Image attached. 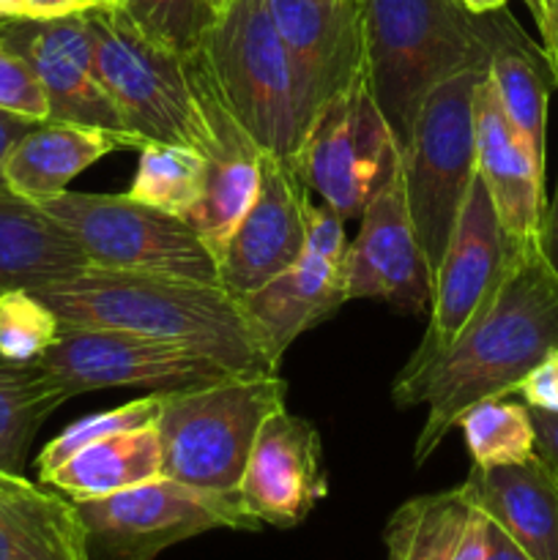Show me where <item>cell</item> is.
<instances>
[{"instance_id":"obj_10","label":"cell","mask_w":558,"mask_h":560,"mask_svg":"<svg viewBox=\"0 0 558 560\" xmlns=\"http://www.w3.org/2000/svg\"><path fill=\"white\" fill-rule=\"evenodd\" d=\"M399 148L372 98L367 74L328 98L301 135L293 167L342 222L359 219L399 162Z\"/></svg>"},{"instance_id":"obj_21","label":"cell","mask_w":558,"mask_h":560,"mask_svg":"<svg viewBox=\"0 0 558 560\" xmlns=\"http://www.w3.org/2000/svg\"><path fill=\"white\" fill-rule=\"evenodd\" d=\"M460 487L531 558L558 560V479L545 459L498 468L474 465Z\"/></svg>"},{"instance_id":"obj_2","label":"cell","mask_w":558,"mask_h":560,"mask_svg":"<svg viewBox=\"0 0 558 560\" xmlns=\"http://www.w3.org/2000/svg\"><path fill=\"white\" fill-rule=\"evenodd\" d=\"M33 293L60 320L181 345L233 375H274L279 366L257 323L224 284L88 266Z\"/></svg>"},{"instance_id":"obj_27","label":"cell","mask_w":558,"mask_h":560,"mask_svg":"<svg viewBox=\"0 0 558 560\" xmlns=\"http://www.w3.org/2000/svg\"><path fill=\"white\" fill-rule=\"evenodd\" d=\"M260 156L263 151L249 137L224 142L219 151L206 156L202 195L184 213V219L217 260L255 202L260 186Z\"/></svg>"},{"instance_id":"obj_41","label":"cell","mask_w":558,"mask_h":560,"mask_svg":"<svg viewBox=\"0 0 558 560\" xmlns=\"http://www.w3.org/2000/svg\"><path fill=\"white\" fill-rule=\"evenodd\" d=\"M536 27L542 33V49H545L553 71V85L558 88V3L545 5V14L536 22Z\"/></svg>"},{"instance_id":"obj_49","label":"cell","mask_w":558,"mask_h":560,"mask_svg":"<svg viewBox=\"0 0 558 560\" xmlns=\"http://www.w3.org/2000/svg\"><path fill=\"white\" fill-rule=\"evenodd\" d=\"M550 3H558V0H542V5H550ZM542 14H545V11H542ZM539 20H542V16H539ZM539 20H536V22H539Z\"/></svg>"},{"instance_id":"obj_23","label":"cell","mask_w":558,"mask_h":560,"mask_svg":"<svg viewBox=\"0 0 558 560\" xmlns=\"http://www.w3.org/2000/svg\"><path fill=\"white\" fill-rule=\"evenodd\" d=\"M82 268L85 252L42 206L0 191V293L36 290Z\"/></svg>"},{"instance_id":"obj_28","label":"cell","mask_w":558,"mask_h":560,"mask_svg":"<svg viewBox=\"0 0 558 560\" xmlns=\"http://www.w3.org/2000/svg\"><path fill=\"white\" fill-rule=\"evenodd\" d=\"M66 394L36 361L0 355V470L25 476V459L44 421L60 408Z\"/></svg>"},{"instance_id":"obj_12","label":"cell","mask_w":558,"mask_h":560,"mask_svg":"<svg viewBox=\"0 0 558 560\" xmlns=\"http://www.w3.org/2000/svg\"><path fill=\"white\" fill-rule=\"evenodd\" d=\"M518 249L476 175L432 277L430 326L414 355L446 350L492 304Z\"/></svg>"},{"instance_id":"obj_43","label":"cell","mask_w":558,"mask_h":560,"mask_svg":"<svg viewBox=\"0 0 558 560\" xmlns=\"http://www.w3.org/2000/svg\"><path fill=\"white\" fill-rule=\"evenodd\" d=\"M27 0H0V20H25Z\"/></svg>"},{"instance_id":"obj_30","label":"cell","mask_w":558,"mask_h":560,"mask_svg":"<svg viewBox=\"0 0 558 560\" xmlns=\"http://www.w3.org/2000/svg\"><path fill=\"white\" fill-rule=\"evenodd\" d=\"M202 180H206L202 153L167 142H148L140 148L135 180L126 195L184 219V213L202 195Z\"/></svg>"},{"instance_id":"obj_14","label":"cell","mask_w":558,"mask_h":560,"mask_svg":"<svg viewBox=\"0 0 558 560\" xmlns=\"http://www.w3.org/2000/svg\"><path fill=\"white\" fill-rule=\"evenodd\" d=\"M85 11L55 20H0V38L42 82L49 118L129 135L96 74Z\"/></svg>"},{"instance_id":"obj_6","label":"cell","mask_w":558,"mask_h":560,"mask_svg":"<svg viewBox=\"0 0 558 560\" xmlns=\"http://www.w3.org/2000/svg\"><path fill=\"white\" fill-rule=\"evenodd\" d=\"M288 383L274 375H228L211 386L162 397L156 430L162 476L202 492H239L257 430L284 408Z\"/></svg>"},{"instance_id":"obj_25","label":"cell","mask_w":558,"mask_h":560,"mask_svg":"<svg viewBox=\"0 0 558 560\" xmlns=\"http://www.w3.org/2000/svg\"><path fill=\"white\" fill-rule=\"evenodd\" d=\"M0 560H91L77 503L33 481L0 492Z\"/></svg>"},{"instance_id":"obj_40","label":"cell","mask_w":558,"mask_h":560,"mask_svg":"<svg viewBox=\"0 0 558 560\" xmlns=\"http://www.w3.org/2000/svg\"><path fill=\"white\" fill-rule=\"evenodd\" d=\"M36 124L38 120L22 118V115L3 113V109H0V191H9V186H5V180H3L5 156H9V151L14 148V142L20 140L25 131H31Z\"/></svg>"},{"instance_id":"obj_32","label":"cell","mask_w":558,"mask_h":560,"mask_svg":"<svg viewBox=\"0 0 558 560\" xmlns=\"http://www.w3.org/2000/svg\"><path fill=\"white\" fill-rule=\"evenodd\" d=\"M124 9L151 42L181 55L200 47L219 14L211 0H124Z\"/></svg>"},{"instance_id":"obj_18","label":"cell","mask_w":558,"mask_h":560,"mask_svg":"<svg viewBox=\"0 0 558 560\" xmlns=\"http://www.w3.org/2000/svg\"><path fill=\"white\" fill-rule=\"evenodd\" d=\"M476 175L485 184L501 228L514 246L525 249L539 244L547 208L545 170L536 164L523 137L503 115L487 71L476 91Z\"/></svg>"},{"instance_id":"obj_16","label":"cell","mask_w":558,"mask_h":560,"mask_svg":"<svg viewBox=\"0 0 558 560\" xmlns=\"http://www.w3.org/2000/svg\"><path fill=\"white\" fill-rule=\"evenodd\" d=\"M326 492L317 430L284 408L274 410L257 430L241 476L239 498L244 509L260 525L295 528Z\"/></svg>"},{"instance_id":"obj_46","label":"cell","mask_w":558,"mask_h":560,"mask_svg":"<svg viewBox=\"0 0 558 560\" xmlns=\"http://www.w3.org/2000/svg\"><path fill=\"white\" fill-rule=\"evenodd\" d=\"M523 3L528 5L531 16H534V20H539V16H542V11H545V5H542V0H523Z\"/></svg>"},{"instance_id":"obj_7","label":"cell","mask_w":558,"mask_h":560,"mask_svg":"<svg viewBox=\"0 0 558 560\" xmlns=\"http://www.w3.org/2000/svg\"><path fill=\"white\" fill-rule=\"evenodd\" d=\"M485 71L487 63L470 66L438 82L403 153L405 200L432 277L476 178V91Z\"/></svg>"},{"instance_id":"obj_39","label":"cell","mask_w":558,"mask_h":560,"mask_svg":"<svg viewBox=\"0 0 558 560\" xmlns=\"http://www.w3.org/2000/svg\"><path fill=\"white\" fill-rule=\"evenodd\" d=\"M539 252H542V257H545L547 266H550V271L558 277V178H556V191H553V200L547 202L545 217H542Z\"/></svg>"},{"instance_id":"obj_31","label":"cell","mask_w":558,"mask_h":560,"mask_svg":"<svg viewBox=\"0 0 558 560\" xmlns=\"http://www.w3.org/2000/svg\"><path fill=\"white\" fill-rule=\"evenodd\" d=\"M162 397L164 394H146V397L131 399V402L120 405V408L82 416L80 421L66 427L60 435H55L53 441L42 448V454H38L36 459L38 479L49 476L55 468H60L66 459L80 454L82 448L93 446V443L104 441V438H113V435H120V432L142 430V427L156 424L159 413H162Z\"/></svg>"},{"instance_id":"obj_36","label":"cell","mask_w":558,"mask_h":560,"mask_svg":"<svg viewBox=\"0 0 558 560\" xmlns=\"http://www.w3.org/2000/svg\"><path fill=\"white\" fill-rule=\"evenodd\" d=\"M518 394L528 408L558 413V350L547 353L528 375L520 381Z\"/></svg>"},{"instance_id":"obj_37","label":"cell","mask_w":558,"mask_h":560,"mask_svg":"<svg viewBox=\"0 0 558 560\" xmlns=\"http://www.w3.org/2000/svg\"><path fill=\"white\" fill-rule=\"evenodd\" d=\"M531 419L536 432V457L558 470V413L531 408Z\"/></svg>"},{"instance_id":"obj_35","label":"cell","mask_w":558,"mask_h":560,"mask_svg":"<svg viewBox=\"0 0 558 560\" xmlns=\"http://www.w3.org/2000/svg\"><path fill=\"white\" fill-rule=\"evenodd\" d=\"M345 252H348V241H345L342 219H339L337 211H332L326 202H323V206H315V202L310 200V206H306L304 255L321 257V260L345 268Z\"/></svg>"},{"instance_id":"obj_13","label":"cell","mask_w":558,"mask_h":560,"mask_svg":"<svg viewBox=\"0 0 558 560\" xmlns=\"http://www.w3.org/2000/svg\"><path fill=\"white\" fill-rule=\"evenodd\" d=\"M361 228L345 252L348 301H386L403 312H425L432 273L405 200L403 159L361 211Z\"/></svg>"},{"instance_id":"obj_8","label":"cell","mask_w":558,"mask_h":560,"mask_svg":"<svg viewBox=\"0 0 558 560\" xmlns=\"http://www.w3.org/2000/svg\"><path fill=\"white\" fill-rule=\"evenodd\" d=\"M42 208L80 244L88 266L222 284L219 260L186 219L126 191H63Z\"/></svg>"},{"instance_id":"obj_1","label":"cell","mask_w":558,"mask_h":560,"mask_svg":"<svg viewBox=\"0 0 558 560\" xmlns=\"http://www.w3.org/2000/svg\"><path fill=\"white\" fill-rule=\"evenodd\" d=\"M558 350V277L539 244L518 249L492 304L432 355H410L392 386L397 408L427 405L414 457L425 463L481 399L518 394L520 381Z\"/></svg>"},{"instance_id":"obj_4","label":"cell","mask_w":558,"mask_h":560,"mask_svg":"<svg viewBox=\"0 0 558 560\" xmlns=\"http://www.w3.org/2000/svg\"><path fill=\"white\" fill-rule=\"evenodd\" d=\"M211 85L263 153L293 164L304 107L293 60L279 38L268 0H233L197 47Z\"/></svg>"},{"instance_id":"obj_11","label":"cell","mask_w":558,"mask_h":560,"mask_svg":"<svg viewBox=\"0 0 558 560\" xmlns=\"http://www.w3.org/2000/svg\"><path fill=\"white\" fill-rule=\"evenodd\" d=\"M36 364L66 399L104 388H148L173 394L211 386L233 375L219 361L181 345L120 328H91L60 320V337Z\"/></svg>"},{"instance_id":"obj_50","label":"cell","mask_w":558,"mask_h":560,"mask_svg":"<svg viewBox=\"0 0 558 560\" xmlns=\"http://www.w3.org/2000/svg\"><path fill=\"white\" fill-rule=\"evenodd\" d=\"M553 474H556V479H558V470L556 468H553Z\"/></svg>"},{"instance_id":"obj_26","label":"cell","mask_w":558,"mask_h":560,"mask_svg":"<svg viewBox=\"0 0 558 560\" xmlns=\"http://www.w3.org/2000/svg\"><path fill=\"white\" fill-rule=\"evenodd\" d=\"M156 479H162V443H159L156 424H151L142 430L104 438V441L82 448L60 468L44 476L42 485L55 487L66 498L80 503L98 501V498L115 495V492Z\"/></svg>"},{"instance_id":"obj_5","label":"cell","mask_w":558,"mask_h":560,"mask_svg":"<svg viewBox=\"0 0 558 560\" xmlns=\"http://www.w3.org/2000/svg\"><path fill=\"white\" fill-rule=\"evenodd\" d=\"M85 14L96 74L124 129L146 142L191 148L202 156L219 151L186 55L151 42L124 5H96Z\"/></svg>"},{"instance_id":"obj_44","label":"cell","mask_w":558,"mask_h":560,"mask_svg":"<svg viewBox=\"0 0 558 560\" xmlns=\"http://www.w3.org/2000/svg\"><path fill=\"white\" fill-rule=\"evenodd\" d=\"M460 3H463L468 11H474V14H487V11L503 9L507 0H460Z\"/></svg>"},{"instance_id":"obj_15","label":"cell","mask_w":558,"mask_h":560,"mask_svg":"<svg viewBox=\"0 0 558 560\" xmlns=\"http://www.w3.org/2000/svg\"><path fill=\"white\" fill-rule=\"evenodd\" d=\"M310 189L293 164L263 153L257 197L219 257V279L235 295H246L288 271L306 241Z\"/></svg>"},{"instance_id":"obj_48","label":"cell","mask_w":558,"mask_h":560,"mask_svg":"<svg viewBox=\"0 0 558 560\" xmlns=\"http://www.w3.org/2000/svg\"><path fill=\"white\" fill-rule=\"evenodd\" d=\"M211 3H213V9H217V11H222L224 5H228V3H233V0H211Z\"/></svg>"},{"instance_id":"obj_38","label":"cell","mask_w":558,"mask_h":560,"mask_svg":"<svg viewBox=\"0 0 558 560\" xmlns=\"http://www.w3.org/2000/svg\"><path fill=\"white\" fill-rule=\"evenodd\" d=\"M485 560H534L501 525L487 517L485 525Z\"/></svg>"},{"instance_id":"obj_45","label":"cell","mask_w":558,"mask_h":560,"mask_svg":"<svg viewBox=\"0 0 558 560\" xmlns=\"http://www.w3.org/2000/svg\"><path fill=\"white\" fill-rule=\"evenodd\" d=\"M25 485H31L25 476H11V474H3V470H0V492L20 490V487H25Z\"/></svg>"},{"instance_id":"obj_20","label":"cell","mask_w":558,"mask_h":560,"mask_svg":"<svg viewBox=\"0 0 558 560\" xmlns=\"http://www.w3.org/2000/svg\"><path fill=\"white\" fill-rule=\"evenodd\" d=\"M479 16L487 42V77L498 104L514 131L523 137L536 164L545 170L547 102L556 88L545 49L531 42L507 5Z\"/></svg>"},{"instance_id":"obj_47","label":"cell","mask_w":558,"mask_h":560,"mask_svg":"<svg viewBox=\"0 0 558 560\" xmlns=\"http://www.w3.org/2000/svg\"><path fill=\"white\" fill-rule=\"evenodd\" d=\"M88 5L91 9H96V5H124V0H88Z\"/></svg>"},{"instance_id":"obj_3","label":"cell","mask_w":558,"mask_h":560,"mask_svg":"<svg viewBox=\"0 0 558 560\" xmlns=\"http://www.w3.org/2000/svg\"><path fill=\"white\" fill-rule=\"evenodd\" d=\"M364 69L399 156L427 93L457 71L487 63L481 16L460 0H359Z\"/></svg>"},{"instance_id":"obj_17","label":"cell","mask_w":558,"mask_h":560,"mask_svg":"<svg viewBox=\"0 0 558 560\" xmlns=\"http://www.w3.org/2000/svg\"><path fill=\"white\" fill-rule=\"evenodd\" d=\"M279 38L293 60L304 120L353 85L364 69V22L359 0H268ZM306 129V126H304Z\"/></svg>"},{"instance_id":"obj_24","label":"cell","mask_w":558,"mask_h":560,"mask_svg":"<svg viewBox=\"0 0 558 560\" xmlns=\"http://www.w3.org/2000/svg\"><path fill=\"white\" fill-rule=\"evenodd\" d=\"M487 517L463 487L405 501L386 525L388 560H485Z\"/></svg>"},{"instance_id":"obj_34","label":"cell","mask_w":558,"mask_h":560,"mask_svg":"<svg viewBox=\"0 0 558 560\" xmlns=\"http://www.w3.org/2000/svg\"><path fill=\"white\" fill-rule=\"evenodd\" d=\"M0 109L31 120H47L49 104L31 66L0 38Z\"/></svg>"},{"instance_id":"obj_29","label":"cell","mask_w":558,"mask_h":560,"mask_svg":"<svg viewBox=\"0 0 558 560\" xmlns=\"http://www.w3.org/2000/svg\"><path fill=\"white\" fill-rule=\"evenodd\" d=\"M470 463L479 468L518 465L536 457V432L528 405L507 397L481 399L457 421Z\"/></svg>"},{"instance_id":"obj_22","label":"cell","mask_w":558,"mask_h":560,"mask_svg":"<svg viewBox=\"0 0 558 560\" xmlns=\"http://www.w3.org/2000/svg\"><path fill=\"white\" fill-rule=\"evenodd\" d=\"M239 299L263 331L271 353L282 361L284 350L301 334L337 315L339 306L348 301L345 268L321 257L301 255L288 271Z\"/></svg>"},{"instance_id":"obj_19","label":"cell","mask_w":558,"mask_h":560,"mask_svg":"<svg viewBox=\"0 0 558 560\" xmlns=\"http://www.w3.org/2000/svg\"><path fill=\"white\" fill-rule=\"evenodd\" d=\"M148 145L142 137L107 131L98 126H80L69 120H38L14 142L3 162V180L11 195L27 202L53 200L66 186L85 173L98 159L124 148Z\"/></svg>"},{"instance_id":"obj_33","label":"cell","mask_w":558,"mask_h":560,"mask_svg":"<svg viewBox=\"0 0 558 560\" xmlns=\"http://www.w3.org/2000/svg\"><path fill=\"white\" fill-rule=\"evenodd\" d=\"M60 317L33 290L0 293V355L36 361L58 342Z\"/></svg>"},{"instance_id":"obj_42","label":"cell","mask_w":558,"mask_h":560,"mask_svg":"<svg viewBox=\"0 0 558 560\" xmlns=\"http://www.w3.org/2000/svg\"><path fill=\"white\" fill-rule=\"evenodd\" d=\"M85 9H91L88 0H27L31 20H55V16L80 14Z\"/></svg>"},{"instance_id":"obj_9","label":"cell","mask_w":558,"mask_h":560,"mask_svg":"<svg viewBox=\"0 0 558 560\" xmlns=\"http://www.w3.org/2000/svg\"><path fill=\"white\" fill-rule=\"evenodd\" d=\"M77 509L91 560H153L208 530H260L239 492H202L164 476L98 501H80Z\"/></svg>"}]
</instances>
